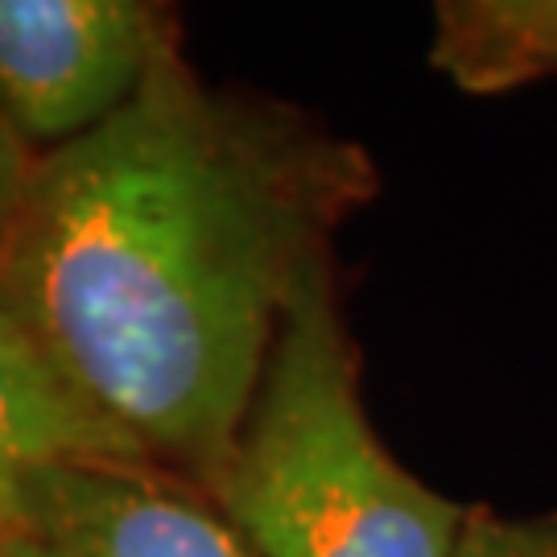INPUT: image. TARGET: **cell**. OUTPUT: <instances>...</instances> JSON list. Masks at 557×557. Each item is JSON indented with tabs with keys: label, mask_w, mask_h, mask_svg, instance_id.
Instances as JSON below:
<instances>
[{
	"label": "cell",
	"mask_w": 557,
	"mask_h": 557,
	"mask_svg": "<svg viewBox=\"0 0 557 557\" xmlns=\"http://www.w3.org/2000/svg\"><path fill=\"white\" fill-rule=\"evenodd\" d=\"M0 557H62L54 545H46L41 537H13L0 541Z\"/></svg>",
	"instance_id": "cell-9"
},
{
	"label": "cell",
	"mask_w": 557,
	"mask_h": 557,
	"mask_svg": "<svg viewBox=\"0 0 557 557\" xmlns=\"http://www.w3.org/2000/svg\"><path fill=\"white\" fill-rule=\"evenodd\" d=\"M178 17L153 0H0V116L29 153L96 133L178 54Z\"/></svg>",
	"instance_id": "cell-3"
},
{
	"label": "cell",
	"mask_w": 557,
	"mask_h": 557,
	"mask_svg": "<svg viewBox=\"0 0 557 557\" xmlns=\"http://www.w3.org/2000/svg\"><path fill=\"white\" fill-rule=\"evenodd\" d=\"M207 496L252 557H455L471 508L421 483L376 434L335 260L298 289Z\"/></svg>",
	"instance_id": "cell-2"
},
{
	"label": "cell",
	"mask_w": 557,
	"mask_h": 557,
	"mask_svg": "<svg viewBox=\"0 0 557 557\" xmlns=\"http://www.w3.org/2000/svg\"><path fill=\"white\" fill-rule=\"evenodd\" d=\"M455 557H557V517H499L471 508Z\"/></svg>",
	"instance_id": "cell-7"
},
{
	"label": "cell",
	"mask_w": 557,
	"mask_h": 557,
	"mask_svg": "<svg viewBox=\"0 0 557 557\" xmlns=\"http://www.w3.org/2000/svg\"><path fill=\"white\" fill-rule=\"evenodd\" d=\"M34 158H38V153H29L25 140L9 128V120L0 116V239H4L9 223H13V211H17Z\"/></svg>",
	"instance_id": "cell-8"
},
{
	"label": "cell",
	"mask_w": 557,
	"mask_h": 557,
	"mask_svg": "<svg viewBox=\"0 0 557 557\" xmlns=\"http://www.w3.org/2000/svg\"><path fill=\"white\" fill-rule=\"evenodd\" d=\"M34 537L62 557H252L202 487L149 462L59 471L41 487Z\"/></svg>",
	"instance_id": "cell-4"
},
{
	"label": "cell",
	"mask_w": 557,
	"mask_h": 557,
	"mask_svg": "<svg viewBox=\"0 0 557 557\" xmlns=\"http://www.w3.org/2000/svg\"><path fill=\"white\" fill-rule=\"evenodd\" d=\"M430 62L467 96L557 75V0H442Z\"/></svg>",
	"instance_id": "cell-6"
},
{
	"label": "cell",
	"mask_w": 557,
	"mask_h": 557,
	"mask_svg": "<svg viewBox=\"0 0 557 557\" xmlns=\"http://www.w3.org/2000/svg\"><path fill=\"white\" fill-rule=\"evenodd\" d=\"M376 161L178 54L96 133L38 153L0 294L108 425L211 487L298 289L372 202Z\"/></svg>",
	"instance_id": "cell-1"
},
{
	"label": "cell",
	"mask_w": 557,
	"mask_h": 557,
	"mask_svg": "<svg viewBox=\"0 0 557 557\" xmlns=\"http://www.w3.org/2000/svg\"><path fill=\"white\" fill-rule=\"evenodd\" d=\"M149 462L54 372L0 294V541L34 537L41 487L71 467Z\"/></svg>",
	"instance_id": "cell-5"
}]
</instances>
